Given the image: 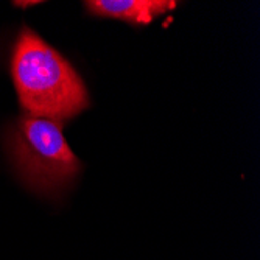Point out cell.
Segmentation results:
<instances>
[{
  "instance_id": "3957f363",
  "label": "cell",
  "mask_w": 260,
  "mask_h": 260,
  "mask_svg": "<svg viewBox=\"0 0 260 260\" xmlns=\"http://www.w3.org/2000/svg\"><path fill=\"white\" fill-rule=\"evenodd\" d=\"M173 0H89L86 10L105 19H119L133 25H148L157 16L176 8Z\"/></svg>"
},
{
  "instance_id": "7a4b0ae2",
  "label": "cell",
  "mask_w": 260,
  "mask_h": 260,
  "mask_svg": "<svg viewBox=\"0 0 260 260\" xmlns=\"http://www.w3.org/2000/svg\"><path fill=\"white\" fill-rule=\"evenodd\" d=\"M5 145L17 176L33 192L61 193L80 173L59 122L25 114L7 129Z\"/></svg>"
},
{
  "instance_id": "6da1fadb",
  "label": "cell",
  "mask_w": 260,
  "mask_h": 260,
  "mask_svg": "<svg viewBox=\"0 0 260 260\" xmlns=\"http://www.w3.org/2000/svg\"><path fill=\"white\" fill-rule=\"evenodd\" d=\"M11 77L27 115L62 123L89 106L87 90L77 70L27 27L13 47Z\"/></svg>"
}]
</instances>
